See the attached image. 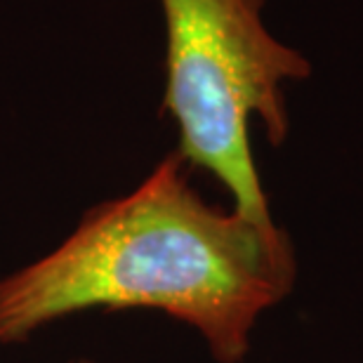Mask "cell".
<instances>
[{
	"label": "cell",
	"instance_id": "obj_1",
	"mask_svg": "<svg viewBox=\"0 0 363 363\" xmlns=\"http://www.w3.org/2000/svg\"><path fill=\"white\" fill-rule=\"evenodd\" d=\"M182 165L165 156L48 255L3 276L0 345L88 309H158L199 330L217 363H241L257 318L293 288V245L276 224L206 203Z\"/></svg>",
	"mask_w": 363,
	"mask_h": 363
},
{
	"label": "cell",
	"instance_id": "obj_2",
	"mask_svg": "<svg viewBox=\"0 0 363 363\" xmlns=\"http://www.w3.org/2000/svg\"><path fill=\"white\" fill-rule=\"evenodd\" d=\"M165 19L163 111L179 128L177 154L234 196V210L274 227L250 149V118L274 147L288 137L283 83L309 76L307 60L262 21L264 0H158Z\"/></svg>",
	"mask_w": 363,
	"mask_h": 363
},
{
	"label": "cell",
	"instance_id": "obj_3",
	"mask_svg": "<svg viewBox=\"0 0 363 363\" xmlns=\"http://www.w3.org/2000/svg\"><path fill=\"white\" fill-rule=\"evenodd\" d=\"M69 363H94V361H90V359H71Z\"/></svg>",
	"mask_w": 363,
	"mask_h": 363
}]
</instances>
